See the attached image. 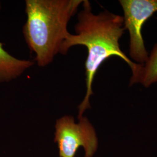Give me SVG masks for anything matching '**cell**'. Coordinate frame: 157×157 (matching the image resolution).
Here are the masks:
<instances>
[{"instance_id": "cell-4", "label": "cell", "mask_w": 157, "mask_h": 157, "mask_svg": "<svg viewBox=\"0 0 157 157\" xmlns=\"http://www.w3.org/2000/svg\"><path fill=\"white\" fill-rule=\"evenodd\" d=\"M124 11V24L129 33V55L134 62L143 64L148 53L141 30L144 23L157 12V0H120Z\"/></svg>"}, {"instance_id": "cell-1", "label": "cell", "mask_w": 157, "mask_h": 157, "mask_svg": "<svg viewBox=\"0 0 157 157\" xmlns=\"http://www.w3.org/2000/svg\"><path fill=\"white\" fill-rule=\"evenodd\" d=\"M82 5L83 9L78 15V22L75 26L76 34H69L60 51V54L65 55L75 45H83L87 50L85 62L86 92L78 105V119L90 108L94 78L98 69L107 59L111 56H118L129 65L132 73L139 65L132 61L120 47L119 40L125 30L123 17L107 10L94 14L88 0L83 1Z\"/></svg>"}, {"instance_id": "cell-5", "label": "cell", "mask_w": 157, "mask_h": 157, "mask_svg": "<svg viewBox=\"0 0 157 157\" xmlns=\"http://www.w3.org/2000/svg\"><path fill=\"white\" fill-rule=\"evenodd\" d=\"M3 45L0 42V83L17 78L34 64L32 61L12 56L4 50Z\"/></svg>"}, {"instance_id": "cell-6", "label": "cell", "mask_w": 157, "mask_h": 157, "mask_svg": "<svg viewBox=\"0 0 157 157\" xmlns=\"http://www.w3.org/2000/svg\"><path fill=\"white\" fill-rule=\"evenodd\" d=\"M130 79V86L140 84L148 88L157 83V44L154 45L148 54L146 62L139 64Z\"/></svg>"}, {"instance_id": "cell-3", "label": "cell", "mask_w": 157, "mask_h": 157, "mask_svg": "<svg viewBox=\"0 0 157 157\" xmlns=\"http://www.w3.org/2000/svg\"><path fill=\"white\" fill-rule=\"evenodd\" d=\"M78 123L71 115L56 120L54 142L59 148V157H74L78 148L83 147L84 157H93L97 151L98 141L93 125L86 117Z\"/></svg>"}, {"instance_id": "cell-2", "label": "cell", "mask_w": 157, "mask_h": 157, "mask_svg": "<svg viewBox=\"0 0 157 157\" xmlns=\"http://www.w3.org/2000/svg\"><path fill=\"white\" fill-rule=\"evenodd\" d=\"M82 0H26L23 33L40 67L54 61L70 33L67 25Z\"/></svg>"}]
</instances>
